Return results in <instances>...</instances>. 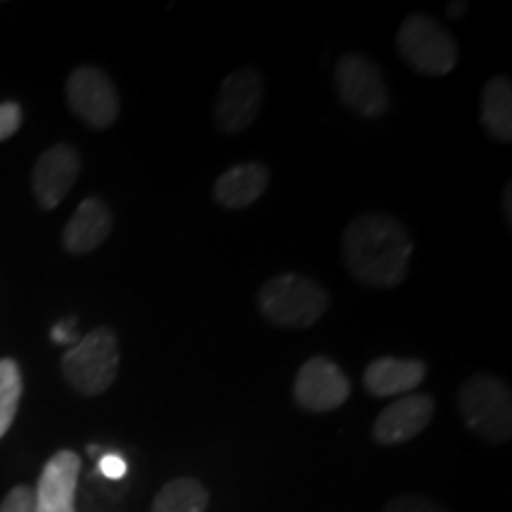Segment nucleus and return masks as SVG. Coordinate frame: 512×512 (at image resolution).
<instances>
[{
  "label": "nucleus",
  "mask_w": 512,
  "mask_h": 512,
  "mask_svg": "<svg viewBox=\"0 0 512 512\" xmlns=\"http://www.w3.org/2000/svg\"><path fill=\"white\" fill-rule=\"evenodd\" d=\"M347 271L368 287H396L411 268L413 240L406 226L389 214H361L342 235Z\"/></svg>",
  "instance_id": "nucleus-1"
},
{
  "label": "nucleus",
  "mask_w": 512,
  "mask_h": 512,
  "mask_svg": "<svg viewBox=\"0 0 512 512\" xmlns=\"http://www.w3.org/2000/svg\"><path fill=\"white\" fill-rule=\"evenodd\" d=\"M256 302L264 318L273 325L304 330L323 318L330 297L318 280L306 278L302 273H280L261 285Z\"/></svg>",
  "instance_id": "nucleus-2"
},
{
  "label": "nucleus",
  "mask_w": 512,
  "mask_h": 512,
  "mask_svg": "<svg viewBox=\"0 0 512 512\" xmlns=\"http://www.w3.org/2000/svg\"><path fill=\"white\" fill-rule=\"evenodd\" d=\"M458 413L465 427L489 444H505L512 437V396L501 377L475 373L460 384Z\"/></svg>",
  "instance_id": "nucleus-3"
},
{
  "label": "nucleus",
  "mask_w": 512,
  "mask_h": 512,
  "mask_svg": "<svg viewBox=\"0 0 512 512\" xmlns=\"http://www.w3.org/2000/svg\"><path fill=\"white\" fill-rule=\"evenodd\" d=\"M119 339L112 328H95L62 356V375L83 396L105 394L119 375Z\"/></svg>",
  "instance_id": "nucleus-4"
},
{
  "label": "nucleus",
  "mask_w": 512,
  "mask_h": 512,
  "mask_svg": "<svg viewBox=\"0 0 512 512\" xmlns=\"http://www.w3.org/2000/svg\"><path fill=\"white\" fill-rule=\"evenodd\" d=\"M401 60L418 74L446 76L458 64V43L432 15L413 12L396 34Z\"/></svg>",
  "instance_id": "nucleus-5"
},
{
  "label": "nucleus",
  "mask_w": 512,
  "mask_h": 512,
  "mask_svg": "<svg viewBox=\"0 0 512 512\" xmlns=\"http://www.w3.org/2000/svg\"><path fill=\"white\" fill-rule=\"evenodd\" d=\"M339 100L361 117H382L389 110V88L377 62L361 53L342 55L335 64Z\"/></svg>",
  "instance_id": "nucleus-6"
},
{
  "label": "nucleus",
  "mask_w": 512,
  "mask_h": 512,
  "mask_svg": "<svg viewBox=\"0 0 512 512\" xmlns=\"http://www.w3.org/2000/svg\"><path fill=\"white\" fill-rule=\"evenodd\" d=\"M264 93V76L256 67H240L230 72L216 93V126L228 136L247 131L259 119Z\"/></svg>",
  "instance_id": "nucleus-7"
},
{
  "label": "nucleus",
  "mask_w": 512,
  "mask_h": 512,
  "mask_svg": "<svg viewBox=\"0 0 512 512\" xmlns=\"http://www.w3.org/2000/svg\"><path fill=\"white\" fill-rule=\"evenodd\" d=\"M67 102L91 128H110L119 117V93L110 76L93 64L74 69L67 79Z\"/></svg>",
  "instance_id": "nucleus-8"
},
{
  "label": "nucleus",
  "mask_w": 512,
  "mask_h": 512,
  "mask_svg": "<svg viewBox=\"0 0 512 512\" xmlns=\"http://www.w3.org/2000/svg\"><path fill=\"white\" fill-rule=\"evenodd\" d=\"M349 377L325 356H313L299 368L294 380V401L309 413H328L347 403Z\"/></svg>",
  "instance_id": "nucleus-9"
},
{
  "label": "nucleus",
  "mask_w": 512,
  "mask_h": 512,
  "mask_svg": "<svg viewBox=\"0 0 512 512\" xmlns=\"http://www.w3.org/2000/svg\"><path fill=\"white\" fill-rule=\"evenodd\" d=\"M81 171V155L72 145L60 143L48 147L34 166L31 174V188H34L36 202L43 209H55L67 192L72 190Z\"/></svg>",
  "instance_id": "nucleus-10"
},
{
  "label": "nucleus",
  "mask_w": 512,
  "mask_h": 512,
  "mask_svg": "<svg viewBox=\"0 0 512 512\" xmlns=\"http://www.w3.org/2000/svg\"><path fill=\"white\" fill-rule=\"evenodd\" d=\"M434 415V399L427 394H406L399 401L389 403L377 415L373 425V439L382 446H399L427 430Z\"/></svg>",
  "instance_id": "nucleus-11"
},
{
  "label": "nucleus",
  "mask_w": 512,
  "mask_h": 512,
  "mask_svg": "<svg viewBox=\"0 0 512 512\" xmlns=\"http://www.w3.org/2000/svg\"><path fill=\"white\" fill-rule=\"evenodd\" d=\"M81 458L74 451H57L38 477L36 512H74Z\"/></svg>",
  "instance_id": "nucleus-12"
},
{
  "label": "nucleus",
  "mask_w": 512,
  "mask_h": 512,
  "mask_svg": "<svg viewBox=\"0 0 512 512\" xmlns=\"http://www.w3.org/2000/svg\"><path fill=\"white\" fill-rule=\"evenodd\" d=\"M427 375V366L415 358H375L370 366L363 370V387L368 394L377 399H389V396H406L418 389Z\"/></svg>",
  "instance_id": "nucleus-13"
},
{
  "label": "nucleus",
  "mask_w": 512,
  "mask_h": 512,
  "mask_svg": "<svg viewBox=\"0 0 512 512\" xmlns=\"http://www.w3.org/2000/svg\"><path fill=\"white\" fill-rule=\"evenodd\" d=\"M112 233V211L100 197H86L62 230V245L69 254H88Z\"/></svg>",
  "instance_id": "nucleus-14"
},
{
  "label": "nucleus",
  "mask_w": 512,
  "mask_h": 512,
  "mask_svg": "<svg viewBox=\"0 0 512 512\" xmlns=\"http://www.w3.org/2000/svg\"><path fill=\"white\" fill-rule=\"evenodd\" d=\"M271 181V171L261 162H245L230 166L216 178L214 200L226 209H245L264 195Z\"/></svg>",
  "instance_id": "nucleus-15"
},
{
  "label": "nucleus",
  "mask_w": 512,
  "mask_h": 512,
  "mask_svg": "<svg viewBox=\"0 0 512 512\" xmlns=\"http://www.w3.org/2000/svg\"><path fill=\"white\" fill-rule=\"evenodd\" d=\"M482 126L498 143L512 140V86L508 76H494L482 91Z\"/></svg>",
  "instance_id": "nucleus-16"
},
{
  "label": "nucleus",
  "mask_w": 512,
  "mask_h": 512,
  "mask_svg": "<svg viewBox=\"0 0 512 512\" xmlns=\"http://www.w3.org/2000/svg\"><path fill=\"white\" fill-rule=\"evenodd\" d=\"M209 491L192 477L171 479L155 496L152 512H207Z\"/></svg>",
  "instance_id": "nucleus-17"
},
{
  "label": "nucleus",
  "mask_w": 512,
  "mask_h": 512,
  "mask_svg": "<svg viewBox=\"0 0 512 512\" xmlns=\"http://www.w3.org/2000/svg\"><path fill=\"white\" fill-rule=\"evenodd\" d=\"M24 382L22 370L12 358H0V439L10 432L15 422L19 401H22Z\"/></svg>",
  "instance_id": "nucleus-18"
},
{
  "label": "nucleus",
  "mask_w": 512,
  "mask_h": 512,
  "mask_svg": "<svg viewBox=\"0 0 512 512\" xmlns=\"http://www.w3.org/2000/svg\"><path fill=\"white\" fill-rule=\"evenodd\" d=\"M384 512H448L444 505L425 496H396L384 505Z\"/></svg>",
  "instance_id": "nucleus-19"
},
{
  "label": "nucleus",
  "mask_w": 512,
  "mask_h": 512,
  "mask_svg": "<svg viewBox=\"0 0 512 512\" xmlns=\"http://www.w3.org/2000/svg\"><path fill=\"white\" fill-rule=\"evenodd\" d=\"M0 512H36V494L31 486L19 484L0 503Z\"/></svg>",
  "instance_id": "nucleus-20"
},
{
  "label": "nucleus",
  "mask_w": 512,
  "mask_h": 512,
  "mask_svg": "<svg viewBox=\"0 0 512 512\" xmlns=\"http://www.w3.org/2000/svg\"><path fill=\"white\" fill-rule=\"evenodd\" d=\"M22 126V107L17 102H0V143L15 136Z\"/></svg>",
  "instance_id": "nucleus-21"
},
{
  "label": "nucleus",
  "mask_w": 512,
  "mask_h": 512,
  "mask_svg": "<svg viewBox=\"0 0 512 512\" xmlns=\"http://www.w3.org/2000/svg\"><path fill=\"white\" fill-rule=\"evenodd\" d=\"M98 467L107 479H121L126 475V460L117 456V453H105V456H100Z\"/></svg>",
  "instance_id": "nucleus-22"
},
{
  "label": "nucleus",
  "mask_w": 512,
  "mask_h": 512,
  "mask_svg": "<svg viewBox=\"0 0 512 512\" xmlns=\"http://www.w3.org/2000/svg\"><path fill=\"white\" fill-rule=\"evenodd\" d=\"M74 323V320H69V323H60V325H57V328L53 330V339H55V342H74V335H69V332H72V330H69V325H72ZM76 344V342H74Z\"/></svg>",
  "instance_id": "nucleus-23"
},
{
  "label": "nucleus",
  "mask_w": 512,
  "mask_h": 512,
  "mask_svg": "<svg viewBox=\"0 0 512 512\" xmlns=\"http://www.w3.org/2000/svg\"><path fill=\"white\" fill-rule=\"evenodd\" d=\"M465 12H467L465 3H451V5H448V15H451V17H460V15H465Z\"/></svg>",
  "instance_id": "nucleus-24"
},
{
  "label": "nucleus",
  "mask_w": 512,
  "mask_h": 512,
  "mask_svg": "<svg viewBox=\"0 0 512 512\" xmlns=\"http://www.w3.org/2000/svg\"><path fill=\"white\" fill-rule=\"evenodd\" d=\"M510 195H512V185H505V221L510 226Z\"/></svg>",
  "instance_id": "nucleus-25"
}]
</instances>
